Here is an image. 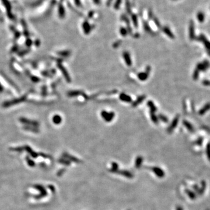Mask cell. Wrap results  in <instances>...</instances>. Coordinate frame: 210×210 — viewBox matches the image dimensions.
Here are the masks:
<instances>
[{"mask_svg":"<svg viewBox=\"0 0 210 210\" xmlns=\"http://www.w3.org/2000/svg\"><path fill=\"white\" fill-rule=\"evenodd\" d=\"M101 116L106 122H110L111 121L113 120L115 114L113 112H108L105 110H103L101 112Z\"/></svg>","mask_w":210,"mask_h":210,"instance_id":"6da1fadb","label":"cell"},{"mask_svg":"<svg viewBox=\"0 0 210 210\" xmlns=\"http://www.w3.org/2000/svg\"><path fill=\"white\" fill-rule=\"evenodd\" d=\"M150 169L151 170L155 173V175H156L157 177H158L159 178H162V177L165 176V172L163 171L162 169L160 168V167L157 166H153L150 167Z\"/></svg>","mask_w":210,"mask_h":210,"instance_id":"7a4b0ae2","label":"cell"},{"mask_svg":"<svg viewBox=\"0 0 210 210\" xmlns=\"http://www.w3.org/2000/svg\"><path fill=\"white\" fill-rule=\"evenodd\" d=\"M158 116H159V119H160L161 121H162L163 122H165V123L168 122V121H169L168 119H167L166 116H164V115L160 114H159Z\"/></svg>","mask_w":210,"mask_h":210,"instance_id":"f1b7e54d","label":"cell"},{"mask_svg":"<svg viewBox=\"0 0 210 210\" xmlns=\"http://www.w3.org/2000/svg\"><path fill=\"white\" fill-rule=\"evenodd\" d=\"M120 33L123 36H127V33H128V31H127V29H126V28L122 27L120 29Z\"/></svg>","mask_w":210,"mask_h":210,"instance_id":"83f0119b","label":"cell"},{"mask_svg":"<svg viewBox=\"0 0 210 210\" xmlns=\"http://www.w3.org/2000/svg\"><path fill=\"white\" fill-rule=\"evenodd\" d=\"M206 153H207V155L208 160L210 161V144L209 143L207 145V148H206Z\"/></svg>","mask_w":210,"mask_h":210,"instance_id":"f546056e","label":"cell"},{"mask_svg":"<svg viewBox=\"0 0 210 210\" xmlns=\"http://www.w3.org/2000/svg\"><path fill=\"white\" fill-rule=\"evenodd\" d=\"M142 162H143V158L141 156H137L136 159V161H135V167H136V169L140 168L141 165H142Z\"/></svg>","mask_w":210,"mask_h":210,"instance_id":"5bb4252c","label":"cell"},{"mask_svg":"<svg viewBox=\"0 0 210 210\" xmlns=\"http://www.w3.org/2000/svg\"><path fill=\"white\" fill-rule=\"evenodd\" d=\"M208 53L209 55L210 56V50H208Z\"/></svg>","mask_w":210,"mask_h":210,"instance_id":"7bdbcfd3","label":"cell"},{"mask_svg":"<svg viewBox=\"0 0 210 210\" xmlns=\"http://www.w3.org/2000/svg\"><path fill=\"white\" fill-rule=\"evenodd\" d=\"M183 123L184 124V126H185L187 130L190 132L193 133L194 131V127H193L192 125H191V123H190L187 120H183Z\"/></svg>","mask_w":210,"mask_h":210,"instance_id":"9a60e30c","label":"cell"},{"mask_svg":"<svg viewBox=\"0 0 210 210\" xmlns=\"http://www.w3.org/2000/svg\"><path fill=\"white\" fill-rule=\"evenodd\" d=\"M186 193L187 194V195H189V197L191 199H194V198L195 197V194H194V193H193L192 191H190V190H189V189L186 190Z\"/></svg>","mask_w":210,"mask_h":210,"instance_id":"4316f807","label":"cell"},{"mask_svg":"<svg viewBox=\"0 0 210 210\" xmlns=\"http://www.w3.org/2000/svg\"><path fill=\"white\" fill-rule=\"evenodd\" d=\"M121 3H122V0H117L116 1V3L114 4V8L117 9H119V8L120 7V5L121 4Z\"/></svg>","mask_w":210,"mask_h":210,"instance_id":"1f68e13d","label":"cell"},{"mask_svg":"<svg viewBox=\"0 0 210 210\" xmlns=\"http://www.w3.org/2000/svg\"><path fill=\"white\" fill-rule=\"evenodd\" d=\"M209 66V63L207 60H205L203 63H199L197 65V69L199 71H205Z\"/></svg>","mask_w":210,"mask_h":210,"instance_id":"ba28073f","label":"cell"},{"mask_svg":"<svg viewBox=\"0 0 210 210\" xmlns=\"http://www.w3.org/2000/svg\"><path fill=\"white\" fill-rule=\"evenodd\" d=\"M95 4H96L97 5H99L100 3V0H93Z\"/></svg>","mask_w":210,"mask_h":210,"instance_id":"f35d334b","label":"cell"},{"mask_svg":"<svg viewBox=\"0 0 210 210\" xmlns=\"http://www.w3.org/2000/svg\"><path fill=\"white\" fill-rule=\"evenodd\" d=\"M199 71L198 70L197 68L195 70L194 72L193 73V79L194 80H197L198 78H199Z\"/></svg>","mask_w":210,"mask_h":210,"instance_id":"4dcf8cb0","label":"cell"},{"mask_svg":"<svg viewBox=\"0 0 210 210\" xmlns=\"http://www.w3.org/2000/svg\"><path fill=\"white\" fill-rule=\"evenodd\" d=\"M197 17L198 21H199L200 22H201V23L203 22L204 21L205 16L203 12H198L197 15Z\"/></svg>","mask_w":210,"mask_h":210,"instance_id":"603a6c76","label":"cell"},{"mask_svg":"<svg viewBox=\"0 0 210 210\" xmlns=\"http://www.w3.org/2000/svg\"><path fill=\"white\" fill-rule=\"evenodd\" d=\"M203 84L206 86L210 85V81H207V80H205L204 81H203Z\"/></svg>","mask_w":210,"mask_h":210,"instance_id":"8d00e7d4","label":"cell"},{"mask_svg":"<svg viewBox=\"0 0 210 210\" xmlns=\"http://www.w3.org/2000/svg\"><path fill=\"white\" fill-rule=\"evenodd\" d=\"M123 56L127 65L129 67L131 66V65H132V61H131V58L130 57V55L129 54V52L127 51H124L123 52Z\"/></svg>","mask_w":210,"mask_h":210,"instance_id":"9c48e42d","label":"cell"},{"mask_svg":"<svg viewBox=\"0 0 210 210\" xmlns=\"http://www.w3.org/2000/svg\"><path fill=\"white\" fill-rule=\"evenodd\" d=\"M144 29L147 32H151V30L150 29V27H149L148 24L147 23V22H145L144 23Z\"/></svg>","mask_w":210,"mask_h":210,"instance_id":"d6a6232c","label":"cell"},{"mask_svg":"<svg viewBox=\"0 0 210 210\" xmlns=\"http://www.w3.org/2000/svg\"><path fill=\"white\" fill-rule=\"evenodd\" d=\"M121 44V41H119L117 42H116L114 44H113V46L114 48H116V47H118V46L120 45Z\"/></svg>","mask_w":210,"mask_h":210,"instance_id":"d590c367","label":"cell"},{"mask_svg":"<svg viewBox=\"0 0 210 210\" xmlns=\"http://www.w3.org/2000/svg\"><path fill=\"white\" fill-rule=\"evenodd\" d=\"M52 120H53V122L55 123V124H60V123L61 122V117H60L59 115H56V116H54L53 119H52Z\"/></svg>","mask_w":210,"mask_h":210,"instance_id":"cb8c5ba5","label":"cell"},{"mask_svg":"<svg viewBox=\"0 0 210 210\" xmlns=\"http://www.w3.org/2000/svg\"><path fill=\"white\" fill-rule=\"evenodd\" d=\"M119 98L121 100L123 101V102H127V103H130L132 102V99H131V98L127 95L125 94L124 93H122L120 94V96H119Z\"/></svg>","mask_w":210,"mask_h":210,"instance_id":"8fae6325","label":"cell"},{"mask_svg":"<svg viewBox=\"0 0 210 210\" xmlns=\"http://www.w3.org/2000/svg\"><path fill=\"white\" fill-rule=\"evenodd\" d=\"M150 115H151V119L153 123H154L155 124H157L158 123V117H156V115L155 114V113L150 112Z\"/></svg>","mask_w":210,"mask_h":210,"instance_id":"d4e9b609","label":"cell"},{"mask_svg":"<svg viewBox=\"0 0 210 210\" xmlns=\"http://www.w3.org/2000/svg\"><path fill=\"white\" fill-rule=\"evenodd\" d=\"M58 54L63 56H68L70 54V52L69 51H64L63 52H60Z\"/></svg>","mask_w":210,"mask_h":210,"instance_id":"836d02e7","label":"cell"},{"mask_svg":"<svg viewBox=\"0 0 210 210\" xmlns=\"http://www.w3.org/2000/svg\"><path fill=\"white\" fill-rule=\"evenodd\" d=\"M209 109H210V103H208L206 104L205 106H204V107L201 109L200 110L199 113L200 115H203Z\"/></svg>","mask_w":210,"mask_h":210,"instance_id":"2e32d148","label":"cell"},{"mask_svg":"<svg viewBox=\"0 0 210 210\" xmlns=\"http://www.w3.org/2000/svg\"><path fill=\"white\" fill-rule=\"evenodd\" d=\"M132 21L135 27H138V19H137V17L136 15H132Z\"/></svg>","mask_w":210,"mask_h":210,"instance_id":"484cf974","label":"cell"},{"mask_svg":"<svg viewBox=\"0 0 210 210\" xmlns=\"http://www.w3.org/2000/svg\"><path fill=\"white\" fill-rule=\"evenodd\" d=\"M145 98H146V96H145V95H142V96H139L138 98H137V99L133 103V106L136 107L137 106H138L139 104H140L145 99Z\"/></svg>","mask_w":210,"mask_h":210,"instance_id":"ac0fdd59","label":"cell"},{"mask_svg":"<svg viewBox=\"0 0 210 210\" xmlns=\"http://www.w3.org/2000/svg\"><path fill=\"white\" fill-rule=\"evenodd\" d=\"M147 105H148V106L149 108H150V110H151L150 112L155 113L157 110V108H156V106H155L152 101H151V100L148 101V102H147Z\"/></svg>","mask_w":210,"mask_h":210,"instance_id":"ffe728a7","label":"cell"},{"mask_svg":"<svg viewBox=\"0 0 210 210\" xmlns=\"http://www.w3.org/2000/svg\"><path fill=\"white\" fill-rule=\"evenodd\" d=\"M112 1L113 0H108V1H107V6H110Z\"/></svg>","mask_w":210,"mask_h":210,"instance_id":"60d3db41","label":"cell"},{"mask_svg":"<svg viewBox=\"0 0 210 210\" xmlns=\"http://www.w3.org/2000/svg\"><path fill=\"white\" fill-rule=\"evenodd\" d=\"M173 1H176V0H173Z\"/></svg>","mask_w":210,"mask_h":210,"instance_id":"ee69618b","label":"cell"},{"mask_svg":"<svg viewBox=\"0 0 210 210\" xmlns=\"http://www.w3.org/2000/svg\"><path fill=\"white\" fill-rule=\"evenodd\" d=\"M176 210H183V208L182 207H181V206H177L176 208Z\"/></svg>","mask_w":210,"mask_h":210,"instance_id":"ab89813d","label":"cell"},{"mask_svg":"<svg viewBox=\"0 0 210 210\" xmlns=\"http://www.w3.org/2000/svg\"><path fill=\"white\" fill-rule=\"evenodd\" d=\"M197 39L203 42V44H204L205 47L207 48V49L208 50H210V42L207 40L204 35H200L197 38Z\"/></svg>","mask_w":210,"mask_h":210,"instance_id":"8992f818","label":"cell"},{"mask_svg":"<svg viewBox=\"0 0 210 210\" xmlns=\"http://www.w3.org/2000/svg\"><path fill=\"white\" fill-rule=\"evenodd\" d=\"M116 173L120 175H122L123 176L127 177L128 179H132L134 177V175L130 172L126 170H118L116 172Z\"/></svg>","mask_w":210,"mask_h":210,"instance_id":"52a82bcc","label":"cell"},{"mask_svg":"<svg viewBox=\"0 0 210 210\" xmlns=\"http://www.w3.org/2000/svg\"><path fill=\"white\" fill-rule=\"evenodd\" d=\"M163 31L164 32V33L166 34V35L170 38V39H175V35H173V33L172 32L170 31V29H169L168 27L167 26H165V27L163 28Z\"/></svg>","mask_w":210,"mask_h":210,"instance_id":"4fadbf2b","label":"cell"},{"mask_svg":"<svg viewBox=\"0 0 210 210\" xmlns=\"http://www.w3.org/2000/svg\"><path fill=\"white\" fill-rule=\"evenodd\" d=\"M2 3H3V5H4V7H5L6 9H7V14L8 17L11 18V19H12L14 18V16L12 15V14L11 13V4L9 2L8 0H1Z\"/></svg>","mask_w":210,"mask_h":210,"instance_id":"3957f363","label":"cell"},{"mask_svg":"<svg viewBox=\"0 0 210 210\" xmlns=\"http://www.w3.org/2000/svg\"><path fill=\"white\" fill-rule=\"evenodd\" d=\"M58 15L61 18H63L65 17V9L62 4H60L58 6Z\"/></svg>","mask_w":210,"mask_h":210,"instance_id":"d6986e66","label":"cell"},{"mask_svg":"<svg viewBox=\"0 0 210 210\" xmlns=\"http://www.w3.org/2000/svg\"><path fill=\"white\" fill-rule=\"evenodd\" d=\"M179 119H180V116L178 114L177 115V116H176L173 119L172 122L170 125V126L168 128H167V132L169 133H171L172 131H173V130L176 127L177 125L178 124V123H179Z\"/></svg>","mask_w":210,"mask_h":210,"instance_id":"277c9868","label":"cell"},{"mask_svg":"<svg viewBox=\"0 0 210 210\" xmlns=\"http://www.w3.org/2000/svg\"><path fill=\"white\" fill-rule=\"evenodd\" d=\"M75 1V4H76V5H77V6H81V1H80V0H74Z\"/></svg>","mask_w":210,"mask_h":210,"instance_id":"74e56055","label":"cell"},{"mask_svg":"<svg viewBox=\"0 0 210 210\" xmlns=\"http://www.w3.org/2000/svg\"><path fill=\"white\" fill-rule=\"evenodd\" d=\"M207 210H209V209H207Z\"/></svg>","mask_w":210,"mask_h":210,"instance_id":"f6af8a7d","label":"cell"},{"mask_svg":"<svg viewBox=\"0 0 210 210\" xmlns=\"http://www.w3.org/2000/svg\"><path fill=\"white\" fill-rule=\"evenodd\" d=\"M58 68H60V70H61V71L62 72V74H63L64 77L65 78L67 81L70 82H71V78L70 77L69 75H68V73L67 71L65 69V68L63 66H62L61 64H59V65H58Z\"/></svg>","mask_w":210,"mask_h":210,"instance_id":"7c38bea8","label":"cell"},{"mask_svg":"<svg viewBox=\"0 0 210 210\" xmlns=\"http://www.w3.org/2000/svg\"><path fill=\"white\" fill-rule=\"evenodd\" d=\"M83 93L82 92L80 91V90H72V91H70L68 93V95L71 97L76 96L80 95H82Z\"/></svg>","mask_w":210,"mask_h":210,"instance_id":"44dd1931","label":"cell"},{"mask_svg":"<svg viewBox=\"0 0 210 210\" xmlns=\"http://www.w3.org/2000/svg\"><path fill=\"white\" fill-rule=\"evenodd\" d=\"M82 28H83L84 33H85L86 35L89 34L90 32L92 29L91 26H90L89 23L87 21H85L83 24H82Z\"/></svg>","mask_w":210,"mask_h":210,"instance_id":"30bf717a","label":"cell"},{"mask_svg":"<svg viewBox=\"0 0 210 210\" xmlns=\"http://www.w3.org/2000/svg\"><path fill=\"white\" fill-rule=\"evenodd\" d=\"M149 76V74L147 73L146 72H140L138 74V78L140 80L142 81H145L148 78Z\"/></svg>","mask_w":210,"mask_h":210,"instance_id":"e0dca14e","label":"cell"},{"mask_svg":"<svg viewBox=\"0 0 210 210\" xmlns=\"http://www.w3.org/2000/svg\"><path fill=\"white\" fill-rule=\"evenodd\" d=\"M154 22H155V24H156V25L158 26V28H160L161 27V25H160V23H159V22L158 20L157 19V18H154Z\"/></svg>","mask_w":210,"mask_h":210,"instance_id":"e575fe53","label":"cell"},{"mask_svg":"<svg viewBox=\"0 0 210 210\" xmlns=\"http://www.w3.org/2000/svg\"><path fill=\"white\" fill-rule=\"evenodd\" d=\"M119 170V165L116 162H112V167L110 169V172L112 173H116L117 171Z\"/></svg>","mask_w":210,"mask_h":210,"instance_id":"7402d4cb","label":"cell"},{"mask_svg":"<svg viewBox=\"0 0 210 210\" xmlns=\"http://www.w3.org/2000/svg\"><path fill=\"white\" fill-rule=\"evenodd\" d=\"M94 11H90V12L89 14V15H88V17H89V18H91V17H92V15H94Z\"/></svg>","mask_w":210,"mask_h":210,"instance_id":"b9f144b4","label":"cell"},{"mask_svg":"<svg viewBox=\"0 0 210 210\" xmlns=\"http://www.w3.org/2000/svg\"><path fill=\"white\" fill-rule=\"evenodd\" d=\"M189 37L190 40H194L195 38L194 23L193 21L190 22L189 25Z\"/></svg>","mask_w":210,"mask_h":210,"instance_id":"5b68a950","label":"cell"}]
</instances>
